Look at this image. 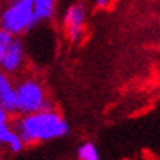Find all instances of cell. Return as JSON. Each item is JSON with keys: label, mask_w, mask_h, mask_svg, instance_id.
I'll return each instance as SVG.
<instances>
[{"label": "cell", "mask_w": 160, "mask_h": 160, "mask_svg": "<svg viewBox=\"0 0 160 160\" xmlns=\"http://www.w3.org/2000/svg\"><path fill=\"white\" fill-rule=\"evenodd\" d=\"M12 128L19 134L25 146L60 138L69 132L68 122L56 110H38L22 115L12 122Z\"/></svg>", "instance_id": "1"}, {"label": "cell", "mask_w": 160, "mask_h": 160, "mask_svg": "<svg viewBox=\"0 0 160 160\" xmlns=\"http://www.w3.org/2000/svg\"><path fill=\"white\" fill-rule=\"evenodd\" d=\"M38 22L34 13V0H10L0 16V28L13 35L24 34Z\"/></svg>", "instance_id": "2"}, {"label": "cell", "mask_w": 160, "mask_h": 160, "mask_svg": "<svg viewBox=\"0 0 160 160\" xmlns=\"http://www.w3.org/2000/svg\"><path fill=\"white\" fill-rule=\"evenodd\" d=\"M18 109L21 115H28L38 110H54V104L47 100L44 88L34 78H25L16 85Z\"/></svg>", "instance_id": "3"}, {"label": "cell", "mask_w": 160, "mask_h": 160, "mask_svg": "<svg viewBox=\"0 0 160 160\" xmlns=\"http://www.w3.org/2000/svg\"><path fill=\"white\" fill-rule=\"evenodd\" d=\"M84 22H85V9L81 3H75L66 10L65 13V29L66 37L72 43L79 41L84 32Z\"/></svg>", "instance_id": "4"}, {"label": "cell", "mask_w": 160, "mask_h": 160, "mask_svg": "<svg viewBox=\"0 0 160 160\" xmlns=\"http://www.w3.org/2000/svg\"><path fill=\"white\" fill-rule=\"evenodd\" d=\"M0 107L8 113H15L18 109L16 87L5 71H0Z\"/></svg>", "instance_id": "5"}, {"label": "cell", "mask_w": 160, "mask_h": 160, "mask_svg": "<svg viewBox=\"0 0 160 160\" xmlns=\"http://www.w3.org/2000/svg\"><path fill=\"white\" fill-rule=\"evenodd\" d=\"M22 62H24V46L19 40L13 38L12 44L6 52L5 58L2 60L0 68L8 73H15L19 71V68L22 66Z\"/></svg>", "instance_id": "6"}, {"label": "cell", "mask_w": 160, "mask_h": 160, "mask_svg": "<svg viewBox=\"0 0 160 160\" xmlns=\"http://www.w3.org/2000/svg\"><path fill=\"white\" fill-rule=\"evenodd\" d=\"M56 0H34V13L38 21L50 19L54 13Z\"/></svg>", "instance_id": "7"}, {"label": "cell", "mask_w": 160, "mask_h": 160, "mask_svg": "<svg viewBox=\"0 0 160 160\" xmlns=\"http://www.w3.org/2000/svg\"><path fill=\"white\" fill-rule=\"evenodd\" d=\"M13 128L10 125L9 113L0 107V146H5Z\"/></svg>", "instance_id": "8"}, {"label": "cell", "mask_w": 160, "mask_h": 160, "mask_svg": "<svg viewBox=\"0 0 160 160\" xmlns=\"http://www.w3.org/2000/svg\"><path fill=\"white\" fill-rule=\"evenodd\" d=\"M78 159L79 160H100L97 147L92 142H84L78 147Z\"/></svg>", "instance_id": "9"}, {"label": "cell", "mask_w": 160, "mask_h": 160, "mask_svg": "<svg viewBox=\"0 0 160 160\" xmlns=\"http://www.w3.org/2000/svg\"><path fill=\"white\" fill-rule=\"evenodd\" d=\"M13 41V34H10L9 31L0 28V65H2V60L5 58L6 52L9 49V46Z\"/></svg>", "instance_id": "10"}, {"label": "cell", "mask_w": 160, "mask_h": 160, "mask_svg": "<svg viewBox=\"0 0 160 160\" xmlns=\"http://www.w3.org/2000/svg\"><path fill=\"white\" fill-rule=\"evenodd\" d=\"M98 8H107V6L112 3V0H96Z\"/></svg>", "instance_id": "11"}, {"label": "cell", "mask_w": 160, "mask_h": 160, "mask_svg": "<svg viewBox=\"0 0 160 160\" xmlns=\"http://www.w3.org/2000/svg\"><path fill=\"white\" fill-rule=\"evenodd\" d=\"M0 3H2V0H0Z\"/></svg>", "instance_id": "12"}]
</instances>
